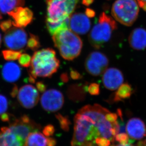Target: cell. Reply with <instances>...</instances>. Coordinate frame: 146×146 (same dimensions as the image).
<instances>
[{"label":"cell","mask_w":146,"mask_h":146,"mask_svg":"<svg viewBox=\"0 0 146 146\" xmlns=\"http://www.w3.org/2000/svg\"><path fill=\"white\" fill-rule=\"evenodd\" d=\"M110 112L98 104L82 108L76 115L71 146H97L96 140L104 138L114 142L116 134L115 123L110 121Z\"/></svg>","instance_id":"cell-1"},{"label":"cell","mask_w":146,"mask_h":146,"mask_svg":"<svg viewBox=\"0 0 146 146\" xmlns=\"http://www.w3.org/2000/svg\"><path fill=\"white\" fill-rule=\"evenodd\" d=\"M79 1L46 0V25L52 36L59 29L68 28L69 18L73 14Z\"/></svg>","instance_id":"cell-2"},{"label":"cell","mask_w":146,"mask_h":146,"mask_svg":"<svg viewBox=\"0 0 146 146\" xmlns=\"http://www.w3.org/2000/svg\"><path fill=\"white\" fill-rule=\"evenodd\" d=\"M29 81L34 83L37 77H50L57 71L60 61L52 48H44L35 52L31 58Z\"/></svg>","instance_id":"cell-3"},{"label":"cell","mask_w":146,"mask_h":146,"mask_svg":"<svg viewBox=\"0 0 146 146\" xmlns=\"http://www.w3.org/2000/svg\"><path fill=\"white\" fill-rule=\"evenodd\" d=\"M52 39L55 47L65 60H72L80 54L82 42L78 34L69 28L57 30L52 35Z\"/></svg>","instance_id":"cell-4"},{"label":"cell","mask_w":146,"mask_h":146,"mask_svg":"<svg viewBox=\"0 0 146 146\" xmlns=\"http://www.w3.org/2000/svg\"><path fill=\"white\" fill-rule=\"evenodd\" d=\"M117 27L116 22L113 18L105 13H102L89 34L90 43L94 48H101L109 41Z\"/></svg>","instance_id":"cell-5"},{"label":"cell","mask_w":146,"mask_h":146,"mask_svg":"<svg viewBox=\"0 0 146 146\" xmlns=\"http://www.w3.org/2000/svg\"><path fill=\"white\" fill-rule=\"evenodd\" d=\"M139 13V7L137 0H116L111 10L114 19L126 26L133 25Z\"/></svg>","instance_id":"cell-6"},{"label":"cell","mask_w":146,"mask_h":146,"mask_svg":"<svg viewBox=\"0 0 146 146\" xmlns=\"http://www.w3.org/2000/svg\"><path fill=\"white\" fill-rule=\"evenodd\" d=\"M109 60L106 56L98 51H94L88 55L86 59V70L92 76H97L103 74L106 70Z\"/></svg>","instance_id":"cell-7"},{"label":"cell","mask_w":146,"mask_h":146,"mask_svg":"<svg viewBox=\"0 0 146 146\" xmlns=\"http://www.w3.org/2000/svg\"><path fill=\"white\" fill-rule=\"evenodd\" d=\"M28 34L22 28L13 27L5 32L3 42L6 47L10 50H19L27 45Z\"/></svg>","instance_id":"cell-8"},{"label":"cell","mask_w":146,"mask_h":146,"mask_svg":"<svg viewBox=\"0 0 146 146\" xmlns=\"http://www.w3.org/2000/svg\"><path fill=\"white\" fill-rule=\"evenodd\" d=\"M40 102L42 107L47 112H54L59 110L64 103V97L58 90L51 89L42 94Z\"/></svg>","instance_id":"cell-9"},{"label":"cell","mask_w":146,"mask_h":146,"mask_svg":"<svg viewBox=\"0 0 146 146\" xmlns=\"http://www.w3.org/2000/svg\"><path fill=\"white\" fill-rule=\"evenodd\" d=\"M8 128L25 142L28 136L31 132L38 131L39 126L37 125L29 117L23 116L15 120Z\"/></svg>","instance_id":"cell-10"},{"label":"cell","mask_w":146,"mask_h":146,"mask_svg":"<svg viewBox=\"0 0 146 146\" xmlns=\"http://www.w3.org/2000/svg\"><path fill=\"white\" fill-rule=\"evenodd\" d=\"M17 96L21 105L27 109L35 107L39 100L38 91L31 84H26L21 87L18 91Z\"/></svg>","instance_id":"cell-11"},{"label":"cell","mask_w":146,"mask_h":146,"mask_svg":"<svg viewBox=\"0 0 146 146\" xmlns=\"http://www.w3.org/2000/svg\"><path fill=\"white\" fill-rule=\"evenodd\" d=\"M91 27V22L86 14L75 13L70 16L68 22V28L78 35L88 33Z\"/></svg>","instance_id":"cell-12"},{"label":"cell","mask_w":146,"mask_h":146,"mask_svg":"<svg viewBox=\"0 0 146 146\" xmlns=\"http://www.w3.org/2000/svg\"><path fill=\"white\" fill-rule=\"evenodd\" d=\"M13 19L12 22L14 27L23 28L27 26L33 21V11L27 7H17L8 13Z\"/></svg>","instance_id":"cell-13"},{"label":"cell","mask_w":146,"mask_h":146,"mask_svg":"<svg viewBox=\"0 0 146 146\" xmlns=\"http://www.w3.org/2000/svg\"><path fill=\"white\" fill-rule=\"evenodd\" d=\"M126 131L130 139V143L139 141L146 136V126L141 119L133 118L129 120L126 125Z\"/></svg>","instance_id":"cell-14"},{"label":"cell","mask_w":146,"mask_h":146,"mask_svg":"<svg viewBox=\"0 0 146 146\" xmlns=\"http://www.w3.org/2000/svg\"><path fill=\"white\" fill-rule=\"evenodd\" d=\"M124 81L122 72L116 68H110L106 69L104 72L102 81L104 86L110 90H117Z\"/></svg>","instance_id":"cell-15"},{"label":"cell","mask_w":146,"mask_h":146,"mask_svg":"<svg viewBox=\"0 0 146 146\" xmlns=\"http://www.w3.org/2000/svg\"><path fill=\"white\" fill-rule=\"evenodd\" d=\"M54 139L48 138L38 131L31 132L27 138L23 146H54Z\"/></svg>","instance_id":"cell-16"},{"label":"cell","mask_w":146,"mask_h":146,"mask_svg":"<svg viewBox=\"0 0 146 146\" xmlns=\"http://www.w3.org/2000/svg\"><path fill=\"white\" fill-rule=\"evenodd\" d=\"M129 43L133 49L137 50L146 48V30L143 28H136L129 37Z\"/></svg>","instance_id":"cell-17"},{"label":"cell","mask_w":146,"mask_h":146,"mask_svg":"<svg viewBox=\"0 0 146 146\" xmlns=\"http://www.w3.org/2000/svg\"><path fill=\"white\" fill-rule=\"evenodd\" d=\"M3 78L9 83H14L19 79L21 71L19 66L14 62H9L4 64L1 71Z\"/></svg>","instance_id":"cell-18"},{"label":"cell","mask_w":146,"mask_h":146,"mask_svg":"<svg viewBox=\"0 0 146 146\" xmlns=\"http://www.w3.org/2000/svg\"><path fill=\"white\" fill-rule=\"evenodd\" d=\"M25 142L9 128L0 131V146H23Z\"/></svg>","instance_id":"cell-19"},{"label":"cell","mask_w":146,"mask_h":146,"mask_svg":"<svg viewBox=\"0 0 146 146\" xmlns=\"http://www.w3.org/2000/svg\"><path fill=\"white\" fill-rule=\"evenodd\" d=\"M25 2V0H0V11L8 14L17 7L23 6Z\"/></svg>","instance_id":"cell-20"},{"label":"cell","mask_w":146,"mask_h":146,"mask_svg":"<svg viewBox=\"0 0 146 146\" xmlns=\"http://www.w3.org/2000/svg\"><path fill=\"white\" fill-rule=\"evenodd\" d=\"M132 92V88L130 84H123L117 89L114 95V100L117 102L130 98Z\"/></svg>","instance_id":"cell-21"},{"label":"cell","mask_w":146,"mask_h":146,"mask_svg":"<svg viewBox=\"0 0 146 146\" xmlns=\"http://www.w3.org/2000/svg\"><path fill=\"white\" fill-rule=\"evenodd\" d=\"M21 53V51L13 50H4L2 51L3 58L7 61H13L18 60Z\"/></svg>","instance_id":"cell-22"},{"label":"cell","mask_w":146,"mask_h":146,"mask_svg":"<svg viewBox=\"0 0 146 146\" xmlns=\"http://www.w3.org/2000/svg\"><path fill=\"white\" fill-rule=\"evenodd\" d=\"M40 43L38 37L33 34H30L29 37L28 39L27 46L28 48L31 50L35 51L40 47Z\"/></svg>","instance_id":"cell-23"},{"label":"cell","mask_w":146,"mask_h":146,"mask_svg":"<svg viewBox=\"0 0 146 146\" xmlns=\"http://www.w3.org/2000/svg\"><path fill=\"white\" fill-rule=\"evenodd\" d=\"M31 58H32L29 54L21 53L18 60L21 66L24 68H29L31 66Z\"/></svg>","instance_id":"cell-24"},{"label":"cell","mask_w":146,"mask_h":146,"mask_svg":"<svg viewBox=\"0 0 146 146\" xmlns=\"http://www.w3.org/2000/svg\"><path fill=\"white\" fill-rule=\"evenodd\" d=\"M8 108V102L7 98L0 94V115L5 113Z\"/></svg>","instance_id":"cell-25"},{"label":"cell","mask_w":146,"mask_h":146,"mask_svg":"<svg viewBox=\"0 0 146 146\" xmlns=\"http://www.w3.org/2000/svg\"><path fill=\"white\" fill-rule=\"evenodd\" d=\"M115 141L119 142L120 144H126L130 143V139L126 133H118L115 137Z\"/></svg>","instance_id":"cell-26"},{"label":"cell","mask_w":146,"mask_h":146,"mask_svg":"<svg viewBox=\"0 0 146 146\" xmlns=\"http://www.w3.org/2000/svg\"><path fill=\"white\" fill-rule=\"evenodd\" d=\"M12 20L8 19L0 22V28L4 33L13 27Z\"/></svg>","instance_id":"cell-27"},{"label":"cell","mask_w":146,"mask_h":146,"mask_svg":"<svg viewBox=\"0 0 146 146\" xmlns=\"http://www.w3.org/2000/svg\"><path fill=\"white\" fill-rule=\"evenodd\" d=\"M88 90L91 95H98L100 92L99 85L96 83H92L88 86Z\"/></svg>","instance_id":"cell-28"},{"label":"cell","mask_w":146,"mask_h":146,"mask_svg":"<svg viewBox=\"0 0 146 146\" xmlns=\"http://www.w3.org/2000/svg\"><path fill=\"white\" fill-rule=\"evenodd\" d=\"M36 86L38 91H39L40 92H44L46 91V86L44 83H43L42 82H38L36 84Z\"/></svg>","instance_id":"cell-29"},{"label":"cell","mask_w":146,"mask_h":146,"mask_svg":"<svg viewBox=\"0 0 146 146\" xmlns=\"http://www.w3.org/2000/svg\"><path fill=\"white\" fill-rule=\"evenodd\" d=\"M47 129H46V130H44V132L45 133L44 134L46 136V135H48L50 136V135H52V133L54 131V129L52 126H49L48 127H46Z\"/></svg>","instance_id":"cell-30"},{"label":"cell","mask_w":146,"mask_h":146,"mask_svg":"<svg viewBox=\"0 0 146 146\" xmlns=\"http://www.w3.org/2000/svg\"><path fill=\"white\" fill-rule=\"evenodd\" d=\"M86 14L88 17H93L95 15V12L93 10H90V9H87Z\"/></svg>","instance_id":"cell-31"},{"label":"cell","mask_w":146,"mask_h":146,"mask_svg":"<svg viewBox=\"0 0 146 146\" xmlns=\"http://www.w3.org/2000/svg\"><path fill=\"white\" fill-rule=\"evenodd\" d=\"M93 1V0H83V3L84 5L88 6L91 4V3H92Z\"/></svg>","instance_id":"cell-32"},{"label":"cell","mask_w":146,"mask_h":146,"mask_svg":"<svg viewBox=\"0 0 146 146\" xmlns=\"http://www.w3.org/2000/svg\"><path fill=\"white\" fill-rule=\"evenodd\" d=\"M71 74H72V77L73 79L78 78L79 77V74H78L77 72H75V71H72Z\"/></svg>","instance_id":"cell-33"},{"label":"cell","mask_w":146,"mask_h":146,"mask_svg":"<svg viewBox=\"0 0 146 146\" xmlns=\"http://www.w3.org/2000/svg\"><path fill=\"white\" fill-rule=\"evenodd\" d=\"M137 146H146V140L140 141L138 142Z\"/></svg>","instance_id":"cell-34"},{"label":"cell","mask_w":146,"mask_h":146,"mask_svg":"<svg viewBox=\"0 0 146 146\" xmlns=\"http://www.w3.org/2000/svg\"><path fill=\"white\" fill-rule=\"evenodd\" d=\"M110 146H134L132 145L131 143H126V144H117V145H111Z\"/></svg>","instance_id":"cell-35"},{"label":"cell","mask_w":146,"mask_h":146,"mask_svg":"<svg viewBox=\"0 0 146 146\" xmlns=\"http://www.w3.org/2000/svg\"><path fill=\"white\" fill-rule=\"evenodd\" d=\"M138 2V4L139 6H141L144 3H146V0H137Z\"/></svg>","instance_id":"cell-36"},{"label":"cell","mask_w":146,"mask_h":146,"mask_svg":"<svg viewBox=\"0 0 146 146\" xmlns=\"http://www.w3.org/2000/svg\"><path fill=\"white\" fill-rule=\"evenodd\" d=\"M1 42H2V39H1V34H0V47L1 46Z\"/></svg>","instance_id":"cell-37"},{"label":"cell","mask_w":146,"mask_h":146,"mask_svg":"<svg viewBox=\"0 0 146 146\" xmlns=\"http://www.w3.org/2000/svg\"><path fill=\"white\" fill-rule=\"evenodd\" d=\"M1 18H2V17H1V14L0 13V20L1 19Z\"/></svg>","instance_id":"cell-38"}]
</instances>
